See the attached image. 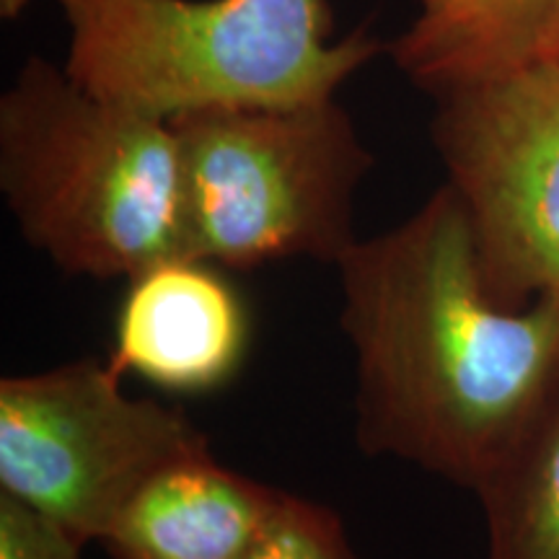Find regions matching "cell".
Segmentation results:
<instances>
[{
    "label": "cell",
    "mask_w": 559,
    "mask_h": 559,
    "mask_svg": "<svg viewBox=\"0 0 559 559\" xmlns=\"http://www.w3.org/2000/svg\"><path fill=\"white\" fill-rule=\"evenodd\" d=\"M249 559H360L337 510L285 492Z\"/></svg>",
    "instance_id": "11"
},
{
    "label": "cell",
    "mask_w": 559,
    "mask_h": 559,
    "mask_svg": "<svg viewBox=\"0 0 559 559\" xmlns=\"http://www.w3.org/2000/svg\"><path fill=\"white\" fill-rule=\"evenodd\" d=\"M68 75L156 120L337 96L386 52L366 26L332 39L330 0H58Z\"/></svg>",
    "instance_id": "3"
},
{
    "label": "cell",
    "mask_w": 559,
    "mask_h": 559,
    "mask_svg": "<svg viewBox=\"0 0 559 559\" xmlns=\"http://www.w3.org/2000/svg\"><path fill=\"white\" fill-rule=\"evenodd\" d=\"M337 272L358 445L477 489L559 381V300L492 296L449 181Z\"/></svg>",
    "instance_id": "1"
},
{
    "label": "cell",
    "mask_w": 559,
    "mask_h": 559,
    "mask_svg": "<svg viewBox=\"0 0 559 559\" xmlns=\"http://www.w3.org/2000/svg\"><path fill=\"white\" fill-rule=\"evenodd\" d=\"M474 492L485 513V559H559V381Z\"/></svg>",
    "instance_id": "10"
},
{
    "label": "cell",
    "mask_w": 559,
    "mask_h": 559,
    "mask_svg": "<svg viewBox=\"0 0 559 559\" xmlns=\"http://www.w3.org/2000/svg\"><path fill=\"white\" fill-rule=\"evenodd\" d=\"M0 192L24 241L68 275L130 280L192 257L171 122L39 55L0 96Z\"/></svg>",
    "instance_id": "2"
},
{
    "label": "cell",
    "mask_w": 559,
    "mask_h": 559,
    "mask_svg": "<svg viewBox=\"0 0 559 559\" xmlns=\"http://www.w3.org/2000/svg\"><path fill=\"white\" fill-rule=\"evenodd\" d=\"M190 254L223 270L334 264L358 243L355 194L373 156L332 99L215 107L171 120Z\"/></svg>",
    "instance_id": "4"
},
{
    "label": "cell",
    "mask_w": 559,
    "mask_h": 559,
    "mask_svg": "<svg viewBox=\"0 0 559 559\" xmlns=\"http://www.w3.org/2000/svg\"><path fill=\"white\" fill-rule=\"evenodd\" d=\"M202 449L207 436L185 409L128 394L111 362L0 381V492L86 544L153 474Z\"/></svg>",
    "instance_id": "5"
},
{
    "label": "cell",
    "mask_w": 559,
    "mask_h": 559,
    "mask_svg": "<svg viewBox=\"0 0 559 559\" xmlns=\"http://www.w3.org/2000/svg\"><path fill=\"white\" fill-rule=\"evenodd\" d=\"M218 264L174 257L128 280L109 362L158 389L210 391L241 366L249 319Z\"/></svg>",
    "instance_id": "7"
},
{
    "label": "cell",
    "mask_w": 559,
    "mask_h": 559,
    "mask_svg": "<svg viewBox=\"0 0 559 559\" xmlns=\"http://www.w3.org/2000/svg\"><path fill=\"white\" fill-rule=\"evenodd\" d=\"M386 52L432 96L539 60H559V0H419Z\"/></svg>",
    "instance_id": "9"
},
{
    "label": "cell",
    "mask_w": 559,
    "mask_h": 559,
    "mask_svg": "<svg viewBox=\"0 0 559 559\" xmlns=\"http://www.w3.org/2000/svg\"><path fill=\"white\" fill-rule=\"evenodd\" d=\"M29 3L32 0H0V16H3L5 21L19 19Z\"/></svg>",
    "instance_id": "13"
},
{
    "label": "cell",
    "mask_w": 559,
    "mask_h": 559,
    "mask_svg": "<svg viewBox=\"0 0 559 559\" xmlns=\"http://www.w3.org/2000/svg\"><path fill=\"white\" fill-rule=\"evenodd\" d=\"M86 542L0 492V559H81Z\"/></svg>",
    "instance_id": "12"
},
{
    "label": "cell",
    "mask_w": 559,
    "mask_h": 559,
    "mask_svg": "<svg viewBox=\"0 0 559 559\" xmlns=\"http://www.w3.org/2000/svg\"><path fill=\"white\" fill-rule=\"evenodd\" d=\"M432 143L500 304L559 300V60L438 94Z\"/></svg>",
    "instance_id": "6"
},
{
    "label": "cell",
    "mask_w": 559,
    "mask_h": 559,
    "mask_svg": "<svg viewBox=\"0 0 559 559\" xmlns=\"http://www.w3.org/2000/svg\"><path fill=\"white\" fill-rule=\"evenodd\" d=\"M283 495L202 449L153 474L99 544L109 559H249Z\"/></svg>",
    "instance_id": "8"
}]
</instances>
